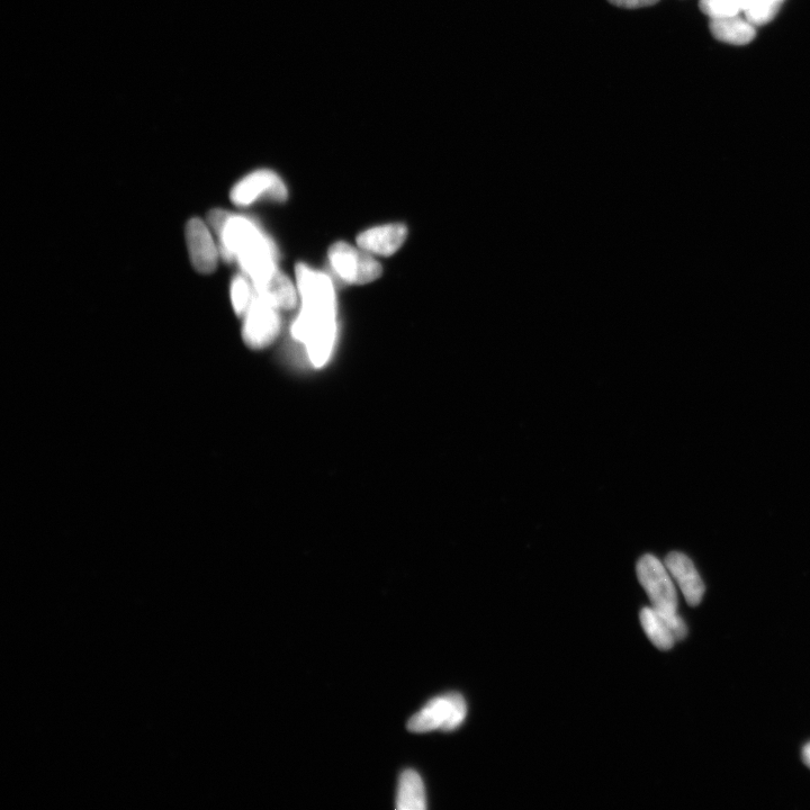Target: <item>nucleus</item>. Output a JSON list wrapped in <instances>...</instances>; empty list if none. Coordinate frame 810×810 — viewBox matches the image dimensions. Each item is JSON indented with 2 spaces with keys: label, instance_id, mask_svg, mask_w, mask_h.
<instances>
[{
  "label": "nucleus",
  "instance_id": "1",
  "mask_svg": "<svg viewBox=\"0 0 810 810\" xmlns=\"http://www.w3.org/2000/svg\"><path fill=\"white\" fill-rule=\"evenodd\" d=\"M209 222L220 239L221 254L229 261L237 260L252 285L263 282L276 267L275 250L258 225L223 210L210 213Z\"/></svg>",
  "mask_w": 810,
  "mask_h": 810
},
{
  "label": "nucleus",
  "instance_id": "2",
  "mask_svg": "<svg viewBox=\"0 0 810 810\" xmlns=\"http://www.w3.org/2000/svg\"><path fill=\"white\" fill-rule=\"evenodd\" d=\"M467 716V705L462 695L452 692L447 695L431 699L408 723V729L413 733H428L432 731H455L464 723Z\"/></svg>",
  "mask_w": 810,
  "mask_h": 810
},
{
  "label": "nucleus",
  "instance_id": "3",
  "mask_svg": "<svg viewBox=\"0 0 810 810\" xmlns=\"http://www.w3.org/2000/svg\"><path fill=\"white\" fill-rule=\"evenodd\" d=\"M297 292L302 299V310L313 317H337L335 287L326 274L304 264L296 267Z\"/></svg>",
  "mask_w": 810,
  "mask_h": 810
},
{
  "label": "nucleus",
  "instance_id": "4",
  "mask_svg": "<svg viewBox=\"0 0 810 810\" xmlns=\"http://www.w3.org/2000/svg\"><path fill=\"white\" fill-rule=\"evenodd\" d=\"M329 260L338 276L349 284L363 285L381 277L383 269L369 252L338 242L329 250Z\"/></svg>",
  "mask_w": 810,
  "mask_h": 810
},
{
  "label": "nucleus",
  "instance_id": "5",
  "mask_svg": "<svg viewBox=\"0 0 810 810\" xmlns=\"http://www.w3.org/2000/svg\"><path fill=\"white\" fill-rule=\"evenodd\" d=\"M638 581L652 602V607L662 611L678 610V594L673 578L659 558L651 554L644 555L637 563Z\"/></svg>",
  "mask_w": 810,
  "mask_h": 810
},
{
  "label": "nucleus",
  "instance_id": "6",
  "mask_svg": "<svg viewBox=\"0 0 810 810\" xmlns=\"http://www.w3.org/2000/svg\"><path fill=\"white\" fill-rule=\"evenodd\" d=\"M277 308L260 296L249 306L243 317L242 337L252 349H263L272 345L281 330V318Z\"/></svg>",
  "mask_w": 810,
  "mask_h": 810
},
{
  "label": "nucleus",
  "instance_id": "7",
  "mask_svg": "<svg viewBox=\"0 0 810 810\" xmlns=\"http://www.w3.org/2000/svg\"><path fill=\"white\" fill-rule=\"evenodd\" d=\"M641 624L648 639L659 650L669 651L675 643L687 637L688 628L678 611H662L653 607L641 611Z\"/></svg>",
  "mask_w": 810,
  "mask_h": 810
},
{
  "label": "nucleus",
  "instance_id": "8",
  "mask_svg": "<svg viewBox=\"0 0 810 810\" xmlns=\"http://www.w3.org/2000/svg\"><path fill=\"white\" fill-rule=\"evenodd\" d=\"M267 197L278 203L287 200V188L272 170H258L240 180L231 191V201L238 206H249Z\"/></svg>",
  "mask_w": 810,
  "mask_h": 810
},
{
  "label": "nucleus",
  "instance_id": "9",
  "mask_svg": "<svg viewBox=\"0 0 810 810\" xmlns=\"http://www.w3.org/2000/svg\"><path fill=\"white\" fill-rule=\"evenodd\" d=\"M186 240L192 264L201 274H211L218 266L219 252L212 232L200 219L188 222Z\"/></svg>",
  "mask_w": 810,
  "mask_h": 810
},
{
  "label": "nucleus",
  "instance_id": "10",
  "mask_svg": "<svg viewBox=\"0 0 810 810\" xmlns=\"http://www.w3.org/2000/svg\"><path fill=\"white\" fill-rule=\"evenodd\" d=\"M665 565L668 567L673 580L678 583L688 605L691 607L698 606L702 598H704L706 588L695 564L686 554L672 552L666 556Z\"/></svg>",
  "mask_w": 810,
  "mask_h": 810
},
{
  "label": "nucleus",
  "instance_id": "11",
  "mask_svg": "<svg viewBox=\"0 0 810 810\" xmlns=\"http://www.w3.org/2000/svg\"><path fill=\"white\" fill-rule=\"evenodd\" d=\"M407 236L405 225L389 224L360 233L357 243L360 249L371 254L391 256L402 247Z\"/></svg>",
  "mask_w": 810,
  "mask_h": 810
},
{
  "label": "nucleus",
  "instance_id": "12",
  "mask_svg": "<svg viewBox=\"0 0 810 810\" xmlns=\"http://www.w3.org/2000/svg\"><path fill=\"white\" fill-rule=\"evenodd\" d=\"M256 295L274 305L277 309L292 310L297 302V293L291 279L278 269L263 282L252 285Z\"/></svg>",
  "mask_w": 810,
  "mask_h": 810
},
{
  "label": "nucleus",
  "instance_id": "13",
  "mask_svg": "<svg viewBox=\"0 0 810 810\" xmlns=\"http://www.w3.org/2000/svg\"><path fill=\"white\" fill-rule=\"evenodd\" d=\"M710 31L717 40L734 45L749 44L756 34L754 25L738 15L711 20Z\"/></svg>",
  "mask_w": 810,
  "mask_h": 810
},
{
  "label": "nucleus",
  "instance_id": "14",
  "mask_svg": "<svg viewBox=\"0 0 810 810\" xmlns=\"http://www.w3.org/2000/svg\"><path fill=\"white\" fill-rule=\"evenodd\" d=\"M398 804L399 810H425L427 798L425 786L419 774L413 770L402 772L399 781Z\"/></svg>",
  "mask_w": 810,
  "mask_h": 810
},
{
  "label": "nucleus",
  "instance_id": "15",
  "mask_svg": "<svg viewBox=\"0 0 810 810\" xmlns=\"http://www.w3.org/2000/svg\"><path fill=\"white\" fill-rule=\"evenodd\" d=\"M783 0H750L745 8L747 21L754 26L769 23L777 15Z\"/></svg>",
  "mask_w": 810,
  "mask_h": 810
},
{
  "label": "nucleus",
  "instance_id": "16",
  "mask_svg": "<svg viewBox=\"0 0 810 810\" xmlns=\"http://www.w3.org/2000/svg\"><path fill=\"white\" fill-rule=\"evenodd\" d=\"M245 276H237L231 285V301L238 315H245L255 299V288Z\"/></svg>",
  "mask_w": 810,
  "mask_h": 810
},
{
  "label": "nucleus",
  "instance_id": "17",
  "mask_svg": "<svg viewBox=\"0 0 810 810\" xmlns=\"http://www.w3.org/2000/svg\"><path fill=\"white\" fill-rule=\"evenodd\" d=\"M700 8L711 20L741 13L740 8L732 0H700Z\"/></svg>",
  "mask_w": 810,
  "mask_h": 810
},
{
  "label": "nucleus",
  "instance_id": "18",
  "mask_svg": "<svg viewBox=\"0 0 810 810\" xmlns=\"http://www.w3.org/2000/svg\"><path fill=\"white\" fill-rule=\"evenodd\" d=\"M612 5L627 9H637L648 6H653L660 2V0H608Z\"/></svg>",
  "mask_w": 810,
  "mask_h": 810
},
{
  "label": "nucleus",
  "instance_id": "19",
  "mask_svg": "<svg viewBox=\"0 0 810 810\" xmlns=\"http://www.w3.org/2000/svg\"><path fill=\"white\" fill-rule=\"evenodd\" d=\"M803 760L808 768H810V743L804 747Z\"/></svg>",
  "mask_w": 810,
  "mask_h": 810
}]
</instances>
